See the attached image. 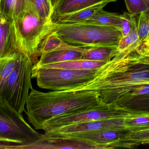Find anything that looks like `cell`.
I'll use <instances>...</instances> for the list:
<instances>
[{"label":"cell","mask_w":149,"mask_h":149,"mask_svg":"<svg viewBox=\"0 0 149 149\" xmlns=\"http://www.w3.org/2000/svg\"><path fill=\"white\" fill-rule=\"evenodd\" d=\"M23 53L13 49L0 57V85L14 70Z\"/></svg>","instance_id":"ac0fdd59"},{"label":"cell","mask_w":149,"mask_h":149,"mask_svg":"<svg viewBox=\"0 0 149 149\" xmlns=\"http://www.w3.org/2000/svg\"><path fill=\"white\" fill-rule=\"evenodd\" d=\"M48 1H49V2L50 4H51V6L53 8V5H54L55 0H48Z\"/></svg>","instance_id":"836d02e7"},{"label":"cell","mask_w":149,"mask_h":149,"mask_svg":"<svg viewBox=\"0 0 149 149\" xmlns=\"http://www.w3.org/2000/svg\"><path fill=\"white\" fill-rule=\"evenodd\" d=\"M146 144H149V141L148 142H147V143H146Z\"/></svg>","instance_id":"e575fe53"},{"label":"cell","mask_w":149,"mask_h":149,"mask_svg":"<svg viewBox=\"0 0 149 149\" xmlns=\"http://www.w3.org/2000/svg\"><path fill=\"white\" fill-rule=\"evenodd\" d=\"M141 42L139 40L137 31V23L135 24L130 32L125 37H122L117 45L120 52L130 51H136L141 46Z\"/></svg>","instance_id":"cb8c5ba5"},{"label":"cell","mask_w":149,"mask_h":149,"mask_svg":"<svg viewBox=\"0 0 149 149\" xmlns=\"http://www.w3.org/2000/svg\"><path fill=\"white\" fill-rule=\"evenodd\" d=\"M83 23L111 26L120 31L121 15L108 12L102 9Z\"/></svg>","instance_id":"d6986e66"},{"label":"cell","mask_w":149,"mask_h":149,"mask_svg":"<svg viewBox=\"0 0 149 149\" xmlns=\"http://www.w3.org/2000/svg\"><path fill=\"white\" fill-rule=\"evenodd\" d=\"M144 63H146L147 64L149 65V57H146L144 59Z\"/></svg>","instance_id":"d6a6232c"},{"label":"cell","mask_w":149,"mask_h":149,"mask_svg":"<svg viewBox=\"0 0 149 149\" xmlns=\"http://www.w3.org/2000/svg\"><path fill=\"white\" fill-rule=\"evenodd\" d=\"M107 62L93 61L84 59L69 60L60 63L49 64L45 65L37 66L45 68H58L71 70H92L97 69L102 66Z\"/></svg>","instance_id":"e0dca14e"},{"label":"cell","mask_w":149,"mask_h":149,"mask_svg":"<svg viewBox=\"0 0 149 149\" xmlns=\"http://www.w3.org/2000/svg\"><path fill=\"white\" fill-rule=\"evenodd\" d=\"M42 135L26 122L22 114L0 103V141L18 143L21 149H25Z\"/></svg>","instance_id":"52a82bcc"},{"label":"cell","mask_w":149,"mask_h":149,"mask_svg":"<svg viewBox=\"0 0 149 149\" xmlns=\"http://www.w3.org/2000/svg\"><path fill=\"white\" fill-rule=\"evenodd\" d=\"M129 113L118 109L114 105L103 103L93 108L54 117L44 123L42 130H43L45 133H47L62 127L76 123L126 116Z\"/></svg>","instance_id":"ba28073f"},{"label":"cell","mask_w":149,"mask_h":149,"mask_svg":"<svg viewBox=\"0 0 149 149\" xmlns=\"http://www.w3.org/2000/svg\"><path fill=\"white\" fill-rule=\"evenodd\" d=\"M137 23L136 16L128 12H125L121 15V29L122 37L127 35L132 30L135 24Z\"/></svg>","instance_id":"83f0119b"},{"label":"cell","mask_w":149,"mask_h":149,"mask_svg":"<svg viewBox=\"0 0 149 149\" xmlns=\"http://www.w3.org/2000/svg\"><path fill=\"white\" fill-rule=\"evenodd\" d=\"M127 132L123 129H108L90 133L62 135L90 142L102 146L104 149H112L125 148L123 140Z\"/></svg>","instance_id":"8fae6325"},{"label":"cell","mask_w":149,"mask_h":149,"mask_svg":"<svg viewBox=\"0 0 149 149\" xmlns=\"http://www.w3.org/2000/svg\"><path fill=\"white\" fill-rule=\"evenodd\" d=\"M114 2L117 0H55L51 19L54 22L58 17L101 2Z\"/></svg>","instance_id":"7c38bea8"},{"label":"cell","mask_w":149,"mask_h":149,"mask_svg":"<svg viewBox=\"0 0 149 149\" xmlns=\"http://www.w3.org/2000/svg\"><path fill=\"white\" fill-rule=\"evenodd\" d=\"M53 24V31L65 42L81 48L116 45L122 37L114 27L94 24Z\"/></svg>","instance_id":"277c9868"},{"label":"cell","mask_w":149,"mask_h":149,"mask_svg":"<svg viewBox=\"0 0 149 149\" xmlns=\"http://www.w3.org/2000/svg\"><path fill=\"white\" fill-rule=\"evenodd\" d=\"M118 109L133 113H149V94L119 100L113 104Z\"/></svg>","instance_id":"9a60e30c"},{"label":"cell","mask_w":149,"mask_h":149,"mask_svg":"<svg viewBox=\"0 0 149 149\" xmlns=\"http://www.w3.org/2000/svg\"><path fill=\"white\" fill-rule=\"evenodd\" d=\"M125 125L128 131L149 128V115L146 113L130 112L125 117Z\"/></svg>","instance_id":"603a6c76"},{"label":"cell","mask_w":149,"mask_h":149,"mask_svg":"<svg viewBox=\"0 0 149 149\" xmlns=\"http://www.w3.org/2000/svg\"><path fill=\"white\" fill-rule=\"evenodd\" d=\"M97 70L45 68L34 64L31 78H36L37 85L42 89L71 91L93 79Z\"/></svg>","instance_id":"8992f818"},{"label":"cell","mask_w":149,"mask_h":149,"mask_svg":"<svg viewBox=\"0 0 149 149\" xmlns=\"http://www.w3.org/2000/svg\"><path fill=\"white\" fill-rule=\"evenodd\" d=\"M149 141V128L128 131L123 140L125 148H133Z\"/></svg>","instance_id":"d4e9b609"},{"label":"cell","mask_w":149,"mask_h":149,"mask_svg":"<svg viewBox=\"0 0 149 149\" xmlns=\"http://www.w3.org/2000/svg\"><path fill=\"white\" fill-rule=\"evenodd\" d=\"M136 52L141 56L149 57V36L141 42V46Z\"/></svg>","instance_id":"f546056e"},{"label":"cell","mask_w":149,"mask_h":149,"mask_svg":"<svg viewBox=\"0 0 149 149\" xmlns=\"http://www.w3.org/2000/svg\"><path fill=\"white\" fill-rule=\"evenodd\" d=\"M137 31L139 40L142 42L149 36V11L141 12L137 20Z\"/></svg>","instance_id":"484cf974"},{"label":"cell","mask_w":149,"mask_h":149,"mask_svg":"<svg viewBox=\"0 0 149 149\" xmlns=\"http://www.w3.org/2000/svg\"><path fill=\"white\" fill-rule=\"evenodd\" d=\"M144 57L136 51L119 52L97 69L93 79L71 91H96L103 103L114 104L135 87L149 84V65Z\"/></svg>","instance_id":"6da1fadb"},{"label":"cell","mask_w":149,"mask_h":149,"mask_svg":"<svg viewBox=\"0 0 149 149\" xmlns=\"http://www.w3.org/2000/svg\"><path fill=\"white\" fill-rule=\"evenodd\" d=\"M11 21L0 14V57L15 49L11 43Z\"/></svg>","instance_id":"ffe728a7"},{"label":"cell","mask_w":149,"mask_h":149,"mask_svg":"<svg viewBox=\"0 0 149 149\" xmlns=\"http://www.w3.org/2000/svg\"><path fill=\"white\" fill-rule=\"evenodd\" d=\"M95 91H52L43 92L32 88L25 112L35 129L54 117L93 108L103 103Z\"/></svg>","instance_id":"7a4b0ae2"},{"label":"cell","mask_w":149,"mask_h":149,"mask_svg":"<svg viewBox=\"0 0 149 149\" xmlns=\"http://www.w3.org/2000/svg\"><path fill=\"white\" fill-rule=\"evenodd\" d=\"M86 48L56 50L42 53L40 59L34 64L38 66L60 63L74 59H83V52Z\"/></svg>","instance_id":"4fadbf2b"},{"label":"cell","mask_w":149,"mask_h":149,"mask_svg":"<svg viewBox=\"0 0 149 149\" xmlns=\"http://www.w3.org/2000/svg\"><path fill=\"white\" fill-rule=\"evenodd\" d=\"M109 3H110L105 1L93 4L72 13L59 17L53 22L61 24L81 23L84 22L95 13L102 9Z\"/></svg>","instance_id":"5bb4252c"},{"label":"cell","mask_w":149,"mask_h":149,"mask_svg":"<svg viewBox=\"0 0 149 149\" xmlns=\"http://www.w3.org/2000/svg\"><path fill=\"white\" fill-rule=\"evenodd\" d=\"M10 146L9 143L0 141V149H8Z\"/></svg>","instance_id":"4dcf8cb0"},{"label":"cell","mask_w":149,"mask_h":149,"mask_svg":"<svg viewBox=\"0 0 149 149\" xmlns=\"http://www.w3.org/2000/svg\"><path fill=\"white\" fill-rule=\"evenodd\" d=\"M118 52L117 45H103L85 48L82 56L84 59L107 62L112 59Z\"/></svg>","instance_id":"2e32d148"},{"label":"cell","mask_w":149,"mask_h":149,"mask_svg":"<svg viewBox=\"0 0 149 149\" xmlns=\"http://www.w3.org/2000/svg\"><path fill=\"white\" fill-rule=\"evenodd\" d=\"M29 0H0V14L12 21L25 8Z\"/></svg>","instance_id":"44dd1931"},{"label":"cell","mask_w":149,"mask_h":149,"mask_svg":"<svg viewBox=\"0 0 149 149\" xmlns=\"http://www.w3.org/2000/svg\"><path fill=\"white\" fill-rule=\"evenodd\" d=\"M126 116L112 117L76 123L62 127L47 133L67 135L78 133H90L108 129L126 130L125 125Z\"/></svg>","instance_id":"30bf717a"},{"label":"cell","mask_w":149,"mask_h":149,"mask_svg":"<svg viewBox=\"0 0 149 149\" xmlns=\"http://www.w3.org/2000/svg\"><path fill=\"white\" fill-rule=\"evenodd\" d=\"M149 10V0H143Z\"/></svg>","instance_id":"1f68e13d"},{"label":"cell","mask_w":149,"mask_h":149,"mask_svg":"<svg viewBox=\"0 0 149 149\" xmlns=\"http://www.w3.org/2000/svg\"><path fill=\"white\" fill-rule=\"evenodd\" d=\"M33 65L31 58L23 53L14 70L0 85V103L22 114L25 111L29 91L33 88L31 79Z\"/></svg>","instance_id":"5b68a950"},{"label":"cell","mask_w":149,"mask_h":149,"mask_svg":"<svg viewBox=\"0 0 149 149\" xmlns=\"http://www.w3.org/2000/svg\"><path fill=\"white\" fill-rule=\"evenodd\" d=\"M53 24L52 20L42 18L29 0L24 10L11 21L12 47L29 55L34 64L40 56L42 42L53 31Z\"/></svg>","instance_id":"3957f363"},{"label":"cell","mask_w":149,"mask_h":149,"mask_svg":"<svg viewBox=\"0 0 149 149\" xmlns=\"http://www.w3.org/2000/svg\"><path fill=\"white\" fill-rule=\"evenodd\" d=\"M129 13L134 15L141 12L149 11L143 0H124Z\"/></svg>","instance_id":"f1b7e54d"},{"label":"cell","mask_w":149,"mask_h":149,"mask_svg":"<svg viewBox=\"0 0 149 149\" xmlns=\"http://www.w3.org/2000/svg\"><path fill=\"white\" fill-rule=\"evenodd\" d=\"M39 15L46 20H52L53 7L48 0H30Z\"/></svg>","instance_id":"4316f807"},{"label":"cell","mask_w":149,"mask_h":149,"mask_svg":"<svg viewBox=\"0 0 149 149\" xmlns=\"http://www.w3.org/2000/svg\"><path fill=\"white\" fill-rule=\"evenodd\" d=\"M25 149H104L102 146L64 135L45 133L38 141Z\"/></svg>","instance_id":"9c48e42d"},{"label":"cell","mask_w":149,"mask_h":149,"mask_svg":"<svg viewBox=\"0 0 149 149\" xmlns=\"http://www.w3.org/2000/svg\"><path fill=\"white\" fill-rule=\"evenodd\" d=\"M77 47H79L71 45L65 42L53 31L43 40L39 48V52L41 55L42 53L56 50L75 49Z\"/></svg>","instance_id":"7402d4cb"}]
</instances>
